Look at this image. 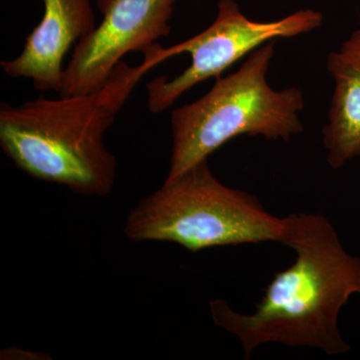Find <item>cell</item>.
<instances>
[{"label":"cell","mask_w":360,"mask_h":360,"mask_svg":"<svg viewBox=\"0 0 360 360\" xmlns=\"http://www.w3.org/2000/svg\"><path fill=\"white\" fill-rule=\"evenodd\" d=\"M284 220L283 245L295 251V264L274 276L253 314L236 311L224 300L210 302L213 321L238 338L246 359L266 343L345 354L350 347L338 317L360 295V258L347 252L324 215L295 212Z\"/></svg>","instance_id":"6da1fadb"},{"label":"cell","mask_w":360,"mask_h":360,"mask_svg":"<svg viewBox=\"0 0 360 360\" xmlns=\"http://www.w3.org/2000/svg\"><path fill=\"white\" fill-rule=\"evenodd\" d=\"M153 66L120 61L97 91L58 99L40 97L21 105L2 103L0 146L16 167L34 179L84 196L110 193L116 158L104 134L135 85Z\"/></svg>","instance_id":"7a4b0ae2"},{"label":"cell","mask_w":360,"mask_h":360,"mask_svg":"<svg viewBox=\"0 0 360 360\" xmlns=\"http://www.w3.org/2000/svg\"><path fill=\"white\" fill-rule=\"evenodd\" d=\"M276 40L251 52L238 70L215 78L198 101L170 116L172 148L165 180H172L239 135L290 141L302 134L304 96L298 87L276 90L266 75Z\"/></svg>","instance_id":"3957f363"},{"label":"cell","mask_w":360,"mask_h":360,"mask_svg":"<svg viewBox=\"0 0 360 360\" xmlns=\"http://www.w3.org/2000/svg\"><path fill=\"white\" fill-rule=\"evenodd\" d=\"M284 217L267 212L252 194L231 188L200 161L130 210L124 225L134 241H168L191 252L217 246L283 243Z\"/></svg>","instance_id":"277c9868"},{"label":"cell","mask_w":360,"mask_h":360,"mask_svg":"<svg viewBox=\"0 0 360 360\" xmlns=\"http://www.w3.org/2000/svg\"><path fill=\"white\" fill-rule=\"evenodd\" d=\"M323 15L314 9H300L279 20L253 21L241 13L234 0H219V13L212 25L186 41L153 49L158 63L177 54L189 53L191 65L170 79L160 77L146 85L148 110L162 112L182 94L210 78L221 77L227 68L258 47L277 39H290L321 27Z\"/></svg>","instance_id":"5b68a950"},{"label":"cell","mask_w":360,"mask_h":360,"mask_svg":"<svg viewBox=\"0 0 360 360\" xmlns=\"http://www.w3.org/2000/svg\"><path fill=\"white\" fill-rule=\"evenodd\" d=\"M176 0H96L103 20L80 39L63 70L60 96L101 89L129 52H144L169 35Z\"/></svg>","instance_id":"8992f818"},{"label":"cell","mask_w":360,"mask_h":360,"mask_svg":"<svg viewBox=\"0 0 360 360\" xmlns=\"http://www.w3.org/2000/svg\"><path fill=\"white\" fill-rule=\"evenodd\" d=\"M44 13L20 56L1 61L8 77L30 78L39 91H60L63 59L75 41L96 30L90 0H42Z\"/></svg>","instance_id":"52a82bcc"},{"label":"cell","mask_w":360,"mask_h":360,"mask_svg":"<svg viewBox=\"0 0 360 360\" xmlns=\"http://www.w3.org/2000/svg\"><path fill=\"white\" fill-rule=\"evenodd\" d=\"M326 66L335 91L322 141L329 167L338 169L360 156V30L329 53Z\"/></svg>","instance_id":"ba28073f"}]
</instances>
